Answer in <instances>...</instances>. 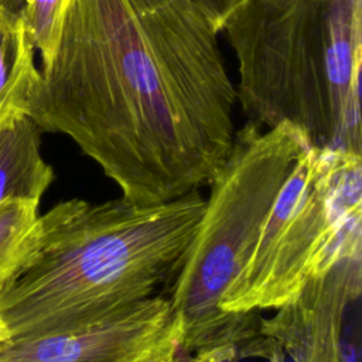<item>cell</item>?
<instances>
[{
	"label": "cell",
	"mask_w": 362,
	"mask_h": 362,
	"mask_svg": "<svg viewBox=\"0 0 362 362\" xmlns=\"http://www.w3.org/2000/svg\"><path fill=\"white\" fill-rule=\"evenodd\" d=\"M204 208L198 189L160 204L59 202L0 290L7 338L79 331L157 296L177 277Z\"/></svg>",
	"instance_id": "obj_2"
},
{
	"label": "cell",
	"mask_w": 362,
	"mask_h": 362,
	"mask_svg": "<svg viewBox=\"0 0 362 362\" xmlns=\"http://www.w3.org/2000/svg\"><path fill=\"white\" fill-rule=\"evenodd\" d=\"M25 0H0V7L13 11V13H20L23 11Z\"/></svg>",
	"instance_id": "obj_13"
},
{
	"label": "cell",
	"mask_w": 362,
	"mask_h": 362,
	"mask_svg": "<svg viewBox=\"0 0 362 362\" xmlns=\"http://www.w3.org/2000/svg\"><path fill=\"white\" fill-rule=\"evenodd\" d=\"M40 127L28 116L0 126V204L8 199L40 202L54 180L40 150Z\"/></svg>",
	"instance_id": "obj_8"
},
{
	"label": "cell",
	"mask_w": 362,
	"mask_h": 362,
	"mask_svg": "<svg viewBox=\"0 0 362 362\" xmlns=\"http://www.w3.org/2000/svg\"><path fill=\"white\" fill-rule=\"evenodd\" d=\"M362 156L308 144L283 184L222 310L255 328L253 314L290 303L307 281L361 243Z\"/></svg>",
	"instance_id": "obj_5"
},
{
	"label": "cell",
	"mask_w": 362,
	"mask_h": 362,
	"mask_svg": "<svg viewBox=\"0 0 362 362\" xmlns=\"http://www.w3.org/2000/svg\"><path fill=\"white\" fill-rule=\"evenodd\" d=\"M38 204L27 199L0 204V290L11 280L35 243Z\"/></svg>",
	"instance_id": "obj_10"
},
{
	"label": "cell",
	"mask_w": 362,
	"mask_h": 362,
	"mask_svg": "<svg viewBox=\"0 0 362 362\" xmlns=\"http://www.w3.org/2000/svg\"><path fill=\"white\" fill-rule=\"evenodd\" d=\"M351 304L352 297L341 284L314 283L274 310V315L262 322L260 331L294 362H344L341 337Z\"/></svg>",
	"instance_id": "obj_7"
},
{
	"label": "cell",
	"mask_w": 362,
	"mask_h": 362,
	"mask_svg": "<svg viewBox=\"0 0 362 362\" xmlns=\"http://www.w3.org/2000/svg\"><path fill=\"white\" fill-rule=\"evenodd\" d=\"M34 51L23 16L0 7V126L27 116L38 79Z\"/></svg>",
	"instance_id": "obj_9"
},
{
	"label": "cell",
	"mask_w": 362,
	"mask_h": 362,
	"mask_svg": "<svg viewBox=\"0 0 362 362\" xmlns=\"http://www.w3.org/2000/svg\"><path fill=\"white\" fill-rule=\"evenodd\" d=\"M66 0H25L21 16L35 49L41 55V66L51 62L61 35Z\"/></svg>",
	"instance_id": "obj_11"
},
{
	"label": "cell",
	"mask_w": 362,
	"mask_h": 362,
	"mask_svg": "<svg viewBox=\"0 0 362 362\" xmlns=\"http://www.w3.org/2000/svg\"><path fill=\"white\" fill-rule=\"evenodd\" d=\"M235 102L218 31L191 0H66L27 116L72 139L123 198L160 204L221 168Z\"/></svg>",
	"instance_id": "obj_1"
},
{
	"label": "cell",
	"mask_w": 362,
	"mask_h": 362,
	"mask_svg": "<svg viewBox=\"0 0 362 362\" xmlns=\"http://www.w3.org/2000/svg\"><path fill=\"white\" fill-rule=\"evenodd\" d=\"M180 327L157 294L88 328L0 341V362H180Z\"/></svg>",
	"instance_id": "obj_6"
},
{
	"label": "cell",
	"mask_w": 362,
	"mask_h": 362,
	"mask_svg": "<svg viewBox=\"0 0 362 362\" xmlns=\"http://www.w3.org/2000/svg\"><path fill=\"white\" fill-rule=\"evenodd\" d=\"M222 31L250 122L362 156V0H238Z\"/></svg>",
	"instance_id": "obj_3"
},
{
	"label": "cell",
	"mask_w": 362,
	"mask_h": 362,
	"mask_svg": "<svg viewBox=\"0 0 362 362\" xmlns=\"http://www.w3.org/2000/svg\"><path fill=\"white\" fill-rule=\"evenodd\" d=\"M212 23L215 30L218 33L222 31L223 23L233 8V6L238 3V0H191Z\"/></svg>",
	"instance_id": "obj_12"
},
{
	"label": "cell",
	"mask_w": 362,
	"mask_h": 362,
	"mask_svg": "<svg viewBox=\"0 0 362 362\" xmlns=\"http://www.w3.org/2000/svg\"><path fill=\"white\" fill-rule=\"evenodd\" d=\"M308 144L305 133L287 122L264 130L249 120L235 132L226 160L208 182L199 225L167 297L180 349L194 356L191 362H228L255 334L226 315L222 303Z\"/></svg>",
	"instance_id": "obj_4"
},
{
	"label": "cell",
	"mask_w": 362,
	"mask_h": 362,
	"mask_svg": "<svg viewBox=\"0 0 362 362\" xmlns=\"http://www.w3.org/2000/svg\"><path fill=\"white\" fill-rule=\"evenodd\" d=\"M6 338H7V335H6V331H4L3 325L0 324V341H3V339H6Z\"/></svg>",
	"instance_id": "obj_14"
}]
</instances>
